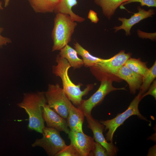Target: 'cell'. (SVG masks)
Returning a JSON list of instances; mask_svg holds the SVG:
<instances>
[{"label": "cell", "mask_w": 156, "mask_h": 156, "mask_svg": "<svg viewBox=\"0 0 156 156\" xmlns=\"http://www.w3.org/2000/svg\"><path fill=\"white\" fill-rule=\"evenodd\" d=\"M56 61L57 64L53 66V73L55 76L60 78L63 90L72 104L78 107L83 100V96L87 95L92 89L94 85H87L83 90H81L80 88L82 84L80 83L77 85L75 84L69 77L68 70L71 66L67 60L58 54L56 57Z\"/></svg>", "instance_id": "1"}, {"label": "cell", "mask_w": 156, "mask_h": 156, "mask_svg": "<svg viewBox=\"0 0 156 156\" xmlns=\"http://www.w3.org/2000/svg\"><path fill=\"white\" fill-rule=\"evenodd\" d=\"M47 104L44 92L27 93L24 94L22 101L17 104L24 109L29 116L28 128L42 133L45 127L42 113L44 106Z\"/></svg>", "instance_id": "2"}, {"label": "cell", "mask_w": 156, "mask_h": 156, "mask_svg": "<svg viewBox=\"0 0 156 156\" xmlns=\"http://www.w3.org/2000/svg\"><path fill=\"white\" fill-rule=\"evenodd\" d=\"M77 25L68 14L57 13L54 19L51 33L53 42L52 51L60 50L70 42Z\"/></svg>", "instance_id": "3"}, {"label": "cell", "mask_w": 156, "mask_h": 156, "mask_svg": "<svg viewBox=\"0 0 156 156\" xmlns=\"http://www.w3.org/2000/svg\"><path fill=\"white\" fill-rule=\"evenodd\" d=\"M142 95L140 90L139 93L131 102L125 111L118 114L116 117L112 119L100 120V122L105 126V129L108 130L106 134L105 138L107 142L113 143V136L116 130L131 116H137L141 119L148 121L146 117L141 114L138 109L139 103L143 99Z\"/></svg>", "instance_id": "4"}, {"label": "cell", "mask_w": 156, "mask_h": 156, "mask_svg": "<svg viewBox=\"0 0 156 156\" xmlns=\"http://www.w3.org/2000/svg\"><path fill=\"white\" fill-rule=\"evenodd\" d=\"M44 94L48 106L66 119L70 108L73 104L62 88L58 83L49 84Z\"/></svg>", "instance_id": "5"}, {"label": "cell", "mask_w": 156, "mask_h": 156, "mask_svg": "<svg viewBox=\"0 0 156 156\" xmlns=\"http://www.w3.org/2000/svg\"><path fill=\"white\" fill-rule=\"evenodd\" d=\"M59 132L54 128L45 126L42 133V137L37 139L31 146L33 147H41L48 155L55 156L67 145Z\"/></svg>", "instance_id": "6"}, {"label": "cell", "mask_w": 156, "mask_h": 156, "mask_svg": "<svg viewBox=\"0 0 156 156\" xmlns=\"http://www.w3.org/2000/svg\"><path fill=\"white\" fill-rule=\"evenodd\" d=\"M100 78L101 83L97 90L88 99L83 100L77 107L82 111L85 117L92 115L91 112L93 108L101 103L109 93L117 90H126L124 87L118 88L114 87L112 80L105 76Z\"/></svg>", "instance_id": "7"}, {"label": "cell", "mask_w": 156, "mask_h": 156, "mask_svg": "<svg viewBox=\"0 0 156 156\" xmlns=\"http://www.w3.org/2000/svg\"><path fill=\"white\" fill-rule=\"evenodd\" d=\"M131 54L125 53L122 50L113 57L105 59L94 66L90 67L92 73L96 77L106 74L116 75L119 69L131 57Z\"/></svg>", "instance_id": "8"}, {"label": "cell", "mask_w": 156, "mask_h": 156, "mask_svg": "<svg viewBox=\"0 0 156 156\" xmlns=\"http://www.w3.org/2000/svg\"><path fill=\"white\" fill-rule=\"evenodd\" d=\"M68 134L70 144L76 149L79 156H91L94 147L93 138L83 132L70 130Z\"/></svg>", "instance_id": "9"}, {"label": "cell", "mask_w": 156, "mask_h": 156, "mask_svg": "<svg viewBox=\"0 0 156 156\" xmlns=\"http://www.w3.org/2000/svg\"><path fill=\"white\" fill-rule=\"evenodd\" d=\"M86 117L88 123V127L92 131L93 138L95 142L100 143L105 147L109 156L116 155L117 148L113 143L108 142L103 135L105 126L98 120L93 118L92 115Z\"/></svg>", "instance_id": "10"}, {"label": "cell", "mask_w": 156, "mask_h": 156, "mask_svg": "<svg viewBox=\"0 0 156 156\" xmlns=\"http://www.w3.org/2000/svg\"><path fill=\"white\" fill-rule=\"evenodd\" d=\"M43 117L46 123L47 127L54 128L59 131H63L68 134V128L67 120L50 108L46 104L44 106Z\"/></svg>", "instance_id": "11"}, {"label": "cell", "mask_w": 156, "mask_h": 156, "mask_svg": "<svg viewBox=\"0 0 156 156\" xmlns=\"http://www.w3.org/2000/svg\"><path fill=\"white\" fill-rule=\"evenodd\" d=\"M137 9L138 12L134 13L129 19L123 17L119 18L118 20L122 22V24L120 26L114 27L115 32L123 29L125 31L127 36L131 34L130 30L133 25L144 19L152 17L155 14V11L152 9L146 11L141 8L140 6L138 7Z\"/></svg>", "instance_id": "12"}, {"label": "cell", "mask_w": 156, "mask_h": 156, "mask_svg": "<svg viewBox=\"0 0 156 156\" xmlns=\"http://www.w3.org/2000/svg\"><path fill=\"white\" fill-rule=\"evenodd\" d=\"M115 75L128 83L130 92L132 94H134L137 90L140 89L143 76L133 71L125 65L119 69Z\"/></svg>", "instance_id": "13"}, {"label": "cell", "mask_w": 156, "mask_h": 156, "mask_svg": "<svg viewBox=\"0 0 156 156\" xmlns=\"http://www.w3.org/2000/svg\"><path fill=\"white\" fill-rule=\"evenodd\" d=\"M84 117L82 111L73 104L70 108L67 118L70 130L83 132L82 126Z\"/></svg>", "instance_id": "14"}, {"label": "cell", "mask_w": 156, "mask_h": 156, "mask_svg": "<svg viewBox=\"0 0 156 156\" xmlns=\"http://www.w3.org/2000/svg\"><path fill=\"white\" fill-rule=\"evenodd\" d=\"M77 4V0H60L56 6L54 12L55 14L62 13L67 14L75 21L79 23L83 22L85 19L75 14L72 11V8Z\"/></svg>", "instance_id": "15"}, {"label": "cell", "mask_w": 156, "mask_h": 156, "mask_svg": "<svg viewBox=\"0 0 156 156\" xmlns=\"http://www.w3.org/2000/svg\"><path fill=\"white\" fill-rule=\"evenodd\" d=\"M34 11L36 13L54 12L60 0H28Z\"/></svg>", "instance_id": "16"}, {"label": "cell", "mask_w": 156, "mask_h": 156, "mask_svg": "<svg viewBox=\"0 0 156 156\" xmlns=\"http://www.w3.org/2000/svg\"><path fill=\"white\" fill-rule=\"evenodd\" d=\"M60 51L59 55L66 59L71 67L74 69L79 68L83 65L82 60L78 57L76 50L68 44L66 45Z\"/></svg>", "instance_id": "17"}, {"label": "cell", "mask_w": 156, "mask_h": 156, "mask_svg": "<svg viewBox=\"0 0 156 156\" xmlns=\"http://www.w3.org/2000/svg\"><path fill=\"white\" fill-rule=\"evenodd\" d=\"M129 0H94V3L102 9L104 15L110 19L117 8Z\"/></svg>", "instance_id": "18"}, {"label": "cell", "mask_w": 156, "mask_h": 156, "mask_svg": "<svg viewBox=\"0 0 156 156\" xmlns=\"http://www.w3.org/2000/svg\"><path fill=\"white\" fill-rule=\"evenodd\" d=\"M74 44V49L77 54L82 57L83 65L86 67L93 66L104 60L92 55L77 42H76Z\"/></svg>", "instance_id": "19"}, {"label": "cell", "mask_w": 156, "mask_h": 156, "mask_svg": "<svg viewBox=\"0 0 156 156\" xmlns=\"http://www.w3.org/2000/svg\"><path fill=\"white\" fill-rule=\"evenodd\" d=\"M133 71L143 76L148 69L146 62L141 61L139 59L129 58L125 64Z\"/></svg>", "instance_id": "20"}, {"label": "cell", "mask_w": 156, "mask_h": 156, "mask_svg": "<svg viewBox=\"0 0 156 156\" xmlns=\"http://www.w3.org/2000/svg\"><path fill=\"white\" fill-rule=\"evenodd\" d=\"M156 77V62H154L153 65L143 76V80L141 86L140 91L142 95L146 92Z\"/></svg>", "instance_id": "21"}, {"label": "cell", "mask_w": 156, "mask_h": 156, "mask_svg": "<svg viewBox=\"0 0 156 156\" xmlns=\"http://www.w3.org/2000/svg\"><path fill=\"white\" fill-rule=\"evenodd\" d=\"M55 156H79V155L74 146L70 144L68 145H66Z\"/></svg>", "instance_id": "22"}, {"label": "cell", "mask_w": 156, "mask_h": 156, "mask_svg": "<svg viewBox=\"0 0 156 156\" xmlns=\"http://www.w3.org/2000/svg\"><path fill=\"white\" fill-rule=\"evenodd\" d=\"M91 156H109L105 148L100 143L95 142L94 147L91 152Z\"/></svg>", "instance_id": "23"}, {"label": "cell", "mask_w": 156, "mask_h": 156, "mask_svg": "<svg viewBox=\"0 0 156 156\" xmlns=\"http://www.w3.org/2000/svg\"><path fill=\"white\" fill-rule=\"evenodd\" d=\"M135 2H139L142 6H146L148 7L156 6V0H129L122 3L120 6L122 7L124 5Z\"/></svg>", "instance_id": "24"}, {"label": "cell", "mask_w": 156, "mask_h": 156, "mask_svg": "<svg viewBox=\"0 0 156 156\" xmlns=\"http://www.w3.org/2000/svg\"><path fill=\"white\" fill-rule=\"evenodd\" d=\"M148 90L142 95V98L146 96L150 95L154 97L156 99V81L154 80L153 83L151 85L149 88Z\"/></svg>", "instance_id": "25"}, {"label": "cell", "mask_w": 156, "mask_h": 156, "mask_svg": "<svg viewBox=\"0 0 156 156\" xmlns=\"http://www.w3.org/2000/svg\"><path fill=\"white\" fill-rule=\"evenodd\" d=\"M88 18L92 23H97L99 21L97 13L92 10H89L88 15Z\"/></svg>", "instance_id": "26"}, {"label": "cell", "mask_w": 156, "mask_h": 156, "mask_svg": "<svg viewBox=\"0 0 156 156\" xmlns=\"http://www.w3.org/2000/svg\"><path fill=\"white\" fill-rule=\"evenodd\" d=\"M3 30V28L0 27V47L11 42V40L9 38L4 37L1 35V33Z\"/></svg>", "instance_id": "27"}, {"label": "cell", "mask_w": 156, "mask_h": 156, "mask_svg": "<svg viewBox=\"0 0 156 156\" xmlns=\"http://www.w3.org/2000/svg\"><path fill=\"white\" fill-rule=\"evenodd\" d=\"M4 7H7L9 4L10 0H4Z\"/></svg>", "instance_id": "28"}, {"label": "cell", "mask_w": 156, "mask_h": 156, "mask_svg": "<svg viewBox=\"0 0 156 156\" xmlns=\"http://www.w3.org/2000/svg\"><path fill=\"white\" fill-rule=\"evenodd\" d=\"M2 1H0V10H3V8L2 6Z\"/></svg>", "instance_id": "29"}]
</instances>
